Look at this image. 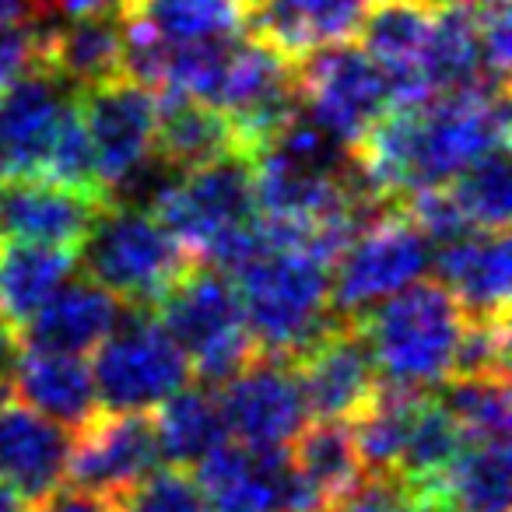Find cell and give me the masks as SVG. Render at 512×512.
I'll return each mask as SVG.
<instances>
[{
	"mask_svg": "<svg viewBox=\"0 0 512 512\" xmlns=\"http://www.w3.org/2000/svg\"><path fill=\"white\" fill-rule=\"evenodd\" d=\"M498 148H509V95L498 85H481L390 106L351 148V158L365 183L397 204L411 190L449 183Z\"/></svg>",
	"mask_w": 512,
	"mask_h": 512,
	"instance_id": "1",
	"label": "cell"
},
{
	"mask_svg": "<svg viewBox=\"0 0 512 512\" xmlns=\"http://www.w3.org/2000/svg\"><path fill=\"white\" fill-rule=\"evenodd\" d=\"M228 278L256 355L295 362L337 323L330 313V264L302 249H264Z\"/></svg>",
	"mask_w": 512,
	"mask_h": 512,
	"instance_id": "2",
	"label": "cell"
},
{
	"mask_svg": "<svg viewBox=\"0 0 512 512\" xmlns=\"http://www.w3.org/2000/svg\"><path fill=\"white\" fill-rule=\"evenodd\" d=\"M463 309L439 281H414L411 288L372 306L355 327L362 330L379 379L411 390H432L453 376L463 337Z\"/></svg>",
	"mask_w": 512,
	"mask_h": 512,
	"instance_id": "3",
	"label": "cell"
},
{
	"mask_svg": "<svg viewBox=\"0 0 512 512\" xmlns=\"http://www.w3.org/2000/svg\"><path fill=\"white\" fill-rule=\"evenodd\" d=\"M74 256L88 281L113 292L130 309H155L186 267L197 264L148 207L113 200L92 221Z\"/></svg>",
	"mask_w": 512,
	"mask_h": 512,
	"instance_id": "4",
	"label": "cell"
},
{
	"mask_svg": "<svg viewBox=\"0 0 512 512\" xmlns=\"http://www.w3.org/2000/svg\"><path fill=\"white\" fill-rule=\"evenodd\" d=\"M151 313L179 344L193 379L204 386H221L256 355L235 281L211 264L197 260L186 267L183 278L162 295Z\"/></svg>",
	"mask_w": 512,
	"mask_h": 512,
	"instance_id": "5",
	"label": "cell"
},
{
	"mask_svg": "<svg viewBox=\"0 0 512 512\" xmlns=\"http://www.w3.org/2000/svg\"><path fill=\"white\" fill-rule=\"evenodd\" d=\"M432 267V242L397 204L369 218L330 264V313L362 320L372 306L411 288Z\"/></svg>",
	"mask_w": 512,
	"mask_h": 512,
	"instance_id": "6",
	"label": "cell"
},
{
	"mask_svg": "<svg viewBox=\"0 0 512 512\" xmlns=\"http://www.w3.org/2000/svg\"><path fill=\"white\" fill-rule=\"evenodd\" d=\"M92 355V379L102 411L148 414L193 383L190 362L151 309H123L113 334Z\"/></svg>",
	"mask_w": 512,
	"mask_h": 512,
	"instance_id": "7",
	"label": "cell"
},
{
	"mask_svg": "<svg viewBox=\"0 0 512 512\" xmlns=\"http://www.w3.org/2000/svg\"><path fill=\"white\" fill-rule=\"evenodd\" d=\"M151 214L193 260H207L221 239L256 218L253 162L242 151H228L176 172L172 183L155 197Z\"/></svg>",
	"mask_w": 512,
	"mask_h": 512,
	"instance_id": "8",
	"label": "cell"
},
{
	"mask_svg": "<svg viewBox=\"0 0 512 512\" xmlns=\"http://www.w3.org/2000/svg\"><path fill=\"white\" fill-rule=\"evenodd\" d=\"M295 88L302 113L348 151L393 106L383 67L355 43L323 46L295 60Z\"/></svg>",
	"mask_w": 512,
	"mask_h": 512,
	"instance_id": "9",
	"label": "cell"
},
{
	"mask_svg": "<svg viewBox=\"0 0 512 512\" xmlns=\"http://www.w3.org/2000/svg\"><path fill=\"white\" fill-rule=\"evenodd\" d=\"M228 439L256 449H281L309 421L299 372L288 358L253 355L218 390Z\"/></svg>",
	"mask_w": 512,
	"mask_h": 512,
	"instance_id": "10",
	"label": "cell"
},
{
	"mask_svg": "<svg viewBox=\"0 0 512 512\" xmlns=\"http://www.w3.org/2000/svg\"><path fill=\"white\" fill-rule=\"evenodd\" d=\"M78 113L88 130V141L99 165V183L106 200L144 158L155 151L158 95L130 74L102 81L78 92Z\"/></svg>",
	"mask_w": 512,
	"mask_h": 512,
	"instance_id": "11",
	"label": "cell"
},
{
	"mask_svg": "<svg viewBox=\"0 0 512 512\" xmlns=\"http://www.w3.org/2000/svg\"><path fill=\"white\" fill-rule=\"evenodd\" d=\"M292 365L299 372L306 411L316 421H355L379 390V369L351 320H337Z\"/></svg>",
	"mask_w": 512,
	"mask_h": 512,
	"instance_id": "12",
	"label": "cell"
},
{
	"mask_svg": "<svg viewBox=\"0 0 512 512\" xmlns=\"http://www.w3.org/2000/svg\"><path fill=\"white\" fill-rule=\"evenodd\" d=\"M158 467H162V453H158L148 414L99 411L85 428L74 432L67 484L120 498Z\"/></svg>",
	"mask_w": 512,
	"mask_h": 512,
	"instance_id": "13",
	"label": "cell"
},
{
	"mask_svg": "<svg viewBox=\"0 0 512 512\" xmlns=\"http://www.w3.org/2000/svg\"><path fill=\"white\" fill-rule=\"evenodd\" d=\"M74 88L46 67H32L0 88V179H32L57 130L74 109Z\"/></svg>",
	"mask_w": 512,
	"mask_h": 512,
	"instance_id": "14",
	"label": "cell"
},
{
	"mask_svg": "<svg viewBox=\"0 0 512 512\" xmlns=\"http://www.w3.org/2000/svg\"><path fill=\"white\" fill-rule=\"evenodd\" d=\"M109 200L50 179H0V235L78 249Z\"/></svg>",
	"mask_w": 512,
	"mask_h": 512,
	"instance_id": "15",
	"label": "cell"
},
{
	"mask_svg": "<svg viewBox=\"0 0 512 512\" xmlns=\"http://www.w3.org/2000/svg\"><path fill=\"white\" fill-rule=\"evenodd\" d=\"M74 432L25 404H0V481L36 509L67 484Z\"/></svg>",
	"mask_w": 512,
	"mask_h": 512,
	"instance_id": "16",
	"label": "cell"
},
{
	"mask_svg": "<svg viewBox=\"0 0 512 512\" xmlns=\"http://www.w3.org/2000/svg\"><path fill=\"white\" fill-rule=\"evenodd\" d=\"M376 0H260L246 18L256 43L285 60H302L323 46L351 43Z\"/></svg>",
	"mask_w": 512,
	"mask_h": 512,
	"instance_id": "17",
	"label": "cell"
},
{
	"mask_svg": "<svg viewBox=\"0 0 512 512\" xmlns=\"http://www.w3.org/2000/svg\"><path fill=\"white\" fill-rule=\"evenodd\" d=\"M127 36L120 8L78 18H46L43 22V67L64 78L74 92H85L123 74Z\"/></svg>",
	"mask_w": 512,
	"mask_h": 512,
	"instance_id": "18",
	"label": "cell"
},
{
	"mask_svg": "<svg viewBox=\"0 0 512 512\" xmlns=\"http://www.w3.org/2000/svg\"><path fill=\"white\" fill-rule=\"evenodd\" d=\"M123 302L95 281H67L25 327H18L22 351L92 355L120 323Z\"/></svg>",
	"mask_w": 512,
	"mask_h": 512,
	"instance_id": "19",
	"label": "cell"
},
{
	"mask_svg": "<svg viewBox=\"0 0 512 512\" xmlns=\"http://www.w3.org/2000/svg\"><path fill=\"white\" fill-rule=\"evenodd\" d=\"M439 285L456 299L463 316L509 313V235L463 232L432 253Z\"/></svg>",
	"mask_w": 512,
	"mask_h": 512,
	"instance_id": "20",
	"label": "cell"
},
{
	"mask_svg": "<svg viewBox=\"0 0 512 512\" xmlns=\"http://www.w3.org/2000/svg\"><path fill=\"white\" fill-rule=\"evenodd\" d=\"M15 397L43 418L64 425L67 432L85 428L102 411L92 365L81 355L22 351L15 365Z\"/></svg>",
	"mask_w": 512,
	"mask_h": 512,
	"instance_id": "21",
	"label": "cell"
},
{
	"mask_svg": "<svg viewBox=\"0 0 512 512\" xmlns=\"http://www.w3.org/2000/svg\"><path fill=\"white\" fill-rule=\"evenodd\" d=\"M78 271L74 249L0 235V320L25 327Z\"/></svg>",
	"mask_w": 512,
	"mask_h": 512,
	"instance_id": "22",
	"label": "cell"
},
{
	"mask_svg": "<svg viewBox=\"0 0 512 512\" xmlns=\"http://www.w3.org/2000/svg\"><path fill=\"white\" fill-rule=\"evenodd\" d=\"M158 95V127H155V155L169 162L176 172L204 165L228 151H239L235 130L221 109L193 99L183 92H155Z\"/></svg>",
	"mask_w": 512,
	"mask_h": 512,
	"instance_id": "23",
	"label": "cell"
},
{
	"mask_svg": "<svg viewBox=\"0 0 512 512\" xmlns=\"http://www.w3.org/2000/svg\"><path fill=\"white\" fill-rule=\"evenodd\" d=\"M418 74H421V85H425L428 99L446 95V92H463V88L495 85V81H488L484 64H481L474 4L435 8L432 32H428ZM498 88H505V85H498Z\"/></svg>",
	"mask_w": 512,
	"mask_h": 512,
	"instance_id": "24",
	"label": "cell"
},
{
	"mask_svg": "<svg viewBox=\"0 0 512 512\" xmlns=\"http://www.w3.org/2000/svg\"><path fill=\"white\" fill-rule=\"evenodd\" d=\"M120 15L165 46L221 43L246 32L242 0H120Z\"/></svg>",
	"mask_w": 512,
	"mask_h": 512,
	"instance_id": "25",
	"label": "cell"
},
{
	"mask_svg": "<svg viewBox=\"0 0 512 512\" xmlns=\"http://www.w3.org/2000/svg\"><path fill=\"white\" fill-rule=\"evenodd\" d=\"M155 442L165 467L193 470L214 446L228 439L225 414H221L218 393L211 386L186 383L169 400L155 407Z\"/></svg>",
	"mask_w": 512,
	"mask_h": 512,
	"instance_id": "26",
	"label": "cell"
},
{
	"mask_svg": "<svg viewBox=\"0 0 512 512\" xmlns=\"http://www.w3.org/2000/svg\"><path fill=\"white\" fill-rule=\"evenodd\" d=\"M463 449V435L446 414V407L435 400V393H421L414 404L411 425H407L404 453L397 463V481L414 498H435L446 470Z\"/></svg>",
	"mask_w": 512,
	"mask_h": 512,
	"instance_id": "27",
	"label": "cell"
},
{
	"mask_svg": "<svg viewBox=\"0 0 512 512\" xmlns=\"http://www.w3.org/2000/svg\"><path fill=\"white\" fill-rule=\"evenodd\" d=\"M288 456L295 470L327 498L330 509L365 477L348 421H306Z\"/></svg>",
	"mask_w": 512,
	"mask_h": 512,
	"instance_id": "28",
	"label": "cell"
},
{
	"mask_svg": "<svg viewBox=\"0 0 512 512\" xmlns=\"http://www.w3.org/2000/svg\"><path fill=\"white\" fill-rule=\"evenodd\" d=\"M509 442H463L435 498L453 512H509Z\"/></svg>",
	"mask_w": 512,
	"mask_h": 512,
	"instance_id": "29",
	"label": "cell"
},
{
	"mask_svg": "<svg viewBox=\"0 0 512 512\" xmlns=\"http://www.w3.org/2000/svg\"><path fill=\"white\" fill-rule=\"evenodd\" d=\"M435 393L463 442H509V379L488 376H449Z\"/></svg>",
	"mask_w": 512,
	"mask_h": 512,
	"instance_id": "30",
	"label": "cell"
},
{
	"mask_svg": "<svg viewBox=\"0 0 512 512\" xmlns=\"http://www.w3.org/2000/svg\"><path fill=\"white\" fill-rule=\"evenodd\" d=\"M456 207L474 232H505L512 211V169L509 148H498L470 162L446 183Z\"/></svg>",
	"mask_w": 512,
	"mask_h": 512,
	"instance_id": "31",
	"label": "cell"
},
{
	"mask_svg": "<svg viewBox=\"0 0 512 512\" xmlns=\"http://www.w3.org/2000/svg\"><path fill=\"white\" fill-rule=\"evenodd\" d=\"M36 179H50V183L71 186V190H81V193H95V197L106 200V190H102V183H99V165H95L92 141H88V130L78 113V95H74V109L67 113L57 137H53Z\"/></svg>",
	"mask_w": 512,
	"mask_h": 512,
	"instance_id": "32",
	"label": "cell"
},
{
	"mask_svg": "<svg viewBox=\"0 0 512 512\" xmlns=\"http://www.w3.org/2000/svg\"><path fill=\"white\" fill-rule=\"evenodd\" d=\"M120 512H214L197 477L183 467H158L116 498Z\"/></svg>",
	"mask_w": 512,
	"mask_h": 512,
	"instance_id": "33",
	"label": "cell"
},
{
	"mask_svg": "<svg viewBox=\"0 0 512 512\" xmlns=\"http://www.w3.org/2000/svg\"><path fill=\"white\" fill-rule=\"evenodd\" d=\"M453 376L509 379V313L467 316L460 348H456Z\"/></svg>",
	"mask_w": 512,
	"mask_h": 512,
	"instance_id": "34",
	"label": "cell"
},
{
	"mask_svg": "<svg viewBox=\"0 0 512 512\" xmlns=\"http://www.w3.org/2000/svg\"><path fill=\"white\" fill-rule=\"evenodd\" d=\"M477 8V43H481V64L488 81L505 85L512 60V22L509 0H484Z\"/></svg>",
	"mask_w": 512,
	"mask_h": 512,
	"instance_id": "35",
	"label": "cell"
},
{
	"mask_svg": "<svg viewBox=\"0 0 512 512\" xmlns=\"http://www.w3.org/2000/svg\"><path fill=\"white\" fill-rule=\"evenodd\" d=\"M50 18V15H46ZM0 25V88L22 78L32 67H43V22Z\"/></svg>",
	"mask_w": 512,
	"mask_h": 512,
	"instance_id": "36",
	"label": "cell"
},
{
	"mask_svg": "<svg viewBox=\"0 0 512 512\" xmlns=\"http://www.w3.org/2000/svg\"><path fill=\"white\" fill-rule=\"evenodd\" d=\"M414 495L397 477H372L365 474L330 512H411Z\"/></svg>",
	"mask_w": 512,
	"mask_h": 512,
	"instance_id": "37",
	"label": "cell"
},
{
	"mask_svg": "<svg viewBox=\"0 0 512 512\" xmlns=\"http://www.w3.org/2000/svg\"><path fill=\"white\" fill-rule=\"evenodd\" d=\"M32 512H120L116 509V498H106L99 491L74 488V484H60L50 498L36 505Z\"/></svg>",
	"mask_w": 512,
	"mask_h": 512,
	"instance_id": "38",
	"label": "cell"
},
{
	"mask_svg": "<svg viewBox=\"0 0 512 512\" xmlns=\"http://www.w3.org/2000/svg\"><path fill=\"white\" fill-rule=\"evenodd\" d=\"M22 358V341L18 330L8 320H0V404L15 397V365Z\"/></svg>",
	"mask_w": 512,
	"mask_h": 512,
	"instance_id": "39",
	"label": "cell"
},
{
	"mask_svg": "<svg viewBox=\"0 0 512 512\" xmlns=\"http://www.w3.org/2000/svg\"><path fill=\"white\" fill-rule=\"evenodd\" d=\"M43 8L53 18H78L95 15V11H113L120 8V0H43Z\"/></svg>",
	"mask_w": 512,
	"mask_h": 512,
	"instance_id": "40",
	"label": "cell"
},
{
	"mask_svg": "<svg viewBox=\"0 0 512 512\" xmlns=\"http://www.w3.org/2000/svg\"><path fill=\"white\" fill-rule=\"evenodd\" d=\"M46 18L43 0H0V25H25Z\"/></svg>",
	"mask_w": 512,
	"mask_h": 512,
	"instance_id": "41",
	"label": "cell"
},
{
	"mask_svg": "<svg viewBox=\"0 0 512 512\" xmlns=\"http://www.w3.org/2000/svg\"><path fill=\"white\" fill-rule=\"evenodd\" d=\"M0 512H32V509H29V502L11 488V484L0 481Z\"/></svg>",
	"mask_w": 512,
	"mask_h": 512,
	"instance_id": "42",
	"label": "cell"
},
{
	"mask_svg": "<svg viewBox=\"0 0 512 512\" xmlns=\"http://www.w3.org/2000/svg\"><path fill=\"white\" fill-rule=\"evenodd\" d=\"M411 512H453L446 502H439V498H414Z\"/></svg>",
	"mask_w": 512,
	"mask_h": 512,
	"instance_id": "43",
	"label": "cell"
},
{
	"mask_svg": "<svg viewBox=\"0 0 512 512\" xmlns=\"http://www.w3.org/2000/svg\"><path fill=\"white\" fill-rule=\"evenodd\" d=\"M432 8H453V4H484V0H425Z\"/></svg>",
	"mask_w": 512,
	"mask_h": 512,
	"instance_id": "44",
	"label": "cell"
},
{
	"mask_svg": "<svg viewBox=\"0 0 512 512\" xmlns=\"http://www.w3.org/2000/svg\"><path fill=\"white\" fill-rule=\"evenodd\" d=\"M242 4H246V11H253L256 4H260V0H242Z\"/></svg>",
	"mask_w": 512,
	"mask_h": 512,
	"instance_id": "45",
	"label": "cell"
}]
</instances>
